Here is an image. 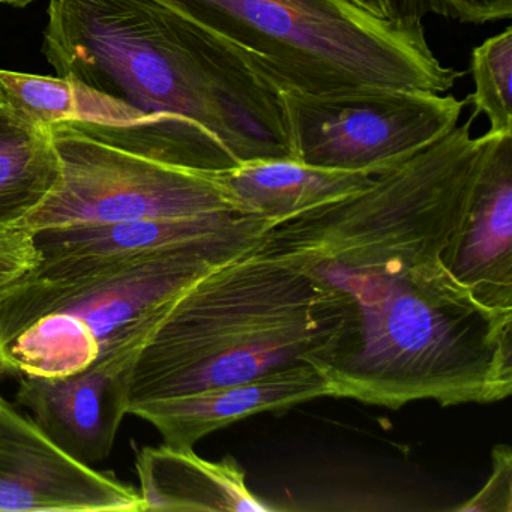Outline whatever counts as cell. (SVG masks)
Instances as JSON below:
<instances>
[{
    "label": "cell",
    "mask_w": 512,
    "mask_h": 512,
    "mask_svg": "<svg viewBox=\"0 0 512 512\" xmlns=\"http://www.w3.org/2000/svg\"><path fill=\"white\" fill-rule=\"evenodd\" d=\"M260 241L40 260L0 292V373L64 376L88 367L119 344L151 334L194 281Z\"/></svg>",
    "instance_id": "cell-4"
},
{
    "label": "cell",
    "mask_w": 512,
    "mask_h": 512,
    "mask_svg": "<svg viewBox=\"0 0 512 512\" xmlns=\"http://www.w3.org/2000/svg\"><path fill=\"white\" fill-rule=\"evenodd\" d=\"M236 50L278 91L409 88L443 94L463 71L434 55L424 23L349 0H154Z\"/></svg>",
    "instance_id": "cell-5"
},
{
    "label": "cell",
    "mask_w": 512,
    "mask_h": 512,
    "mask_svg": "<svg viewBox=\"0 0 512 512\" xmlns=\"http://www.w3.org/2000/svg\"><path fill=\"white\" fill-rule=\"evenodd\" d=\"M34 0H0V5H8L13 8H25L31 5Z\"/></svg>",
    "instance_id": "cell-22"
},
{
    "label": "cell",
    "mask_w": 512,
    "mask_h": 512,
    "mask_svg": "<svg viewBox=\"0 0 512 512\" xmlns=\"http://www.w3.org/2000/svg\"><path fill=\"white\" fill-rule=\"evenodd\" d=\"M445 265L475 298L512 311V134H496Z\"/></svg>",
    "instance_id": "cell-10"
},
{
    "label": "cell",
    "mask_w": 512,
    "mask_h": 512,
    "mask_svg": "<svg viewBox=\"0 0 512 512\" xmlns=\"http://www.w3.org/2000/svg\"><path fill=\"white\" fill-rule=\"evenodd\" d=\"M274 224L235 212L32 232L40 260L118 256L203 242L260 241Z\"/></svg>",
    "instance_id": "cell-12"
},
{
    "label": "cell",
    "mask_w": 512,
    "mask_h": 512,
    "mask_svg": "<svg viewBox=\"0 0 512 512\" xmlns=\"http://www.w3.org/2000/svg\"><path fill=\"white\" fill-rule=\"evenodd\" d=\"M50 137L61 176L22 224L29 232L235 212L211 172L142 157L70 124L50 128Z\"/></svg>",
    "instance_id": "cell-6"
},
{
    "label": "cell",
    "mask_w": 512,
    "mask_h": 512,
    "mask_svg": "<svg viewBox=\"0 0 512 512\" xmlns=\"http://www.w3.org/2000/svg\"><path fill=\"white\" fill-rule=\"evenodd\" d=\"M2 101H4V97H2V92H0V103H2Z\"/></svg>",
    "instance_id": "cell-23"
},
{
    "label": "cell",
    "mask_w": 512,
    "mask_h": 512,
    "mask_svg": "<svg viewBox=\"0 0 512 512\" xmlns=\"http://www.w3.org/2000/svg\"><path fill=\"white\" fill-rule=\"evenodd\" d=\"M43 55L133 109L134 154L199 172L293 160L280 92L229 44L154 0H50ZM295 161V160H293Z\"/></svg>",
    "instance_id": "cell-2"
},
{
    "label": "cell",
    "mask_w": 512,
    "mask_h": 512,
    "mask_svg": "<svg viewBox=\"0 0 512 512\" xmlns=\"http://www.w3.org/2000/svg\"><path fill=\"white\" fill-rule=\"evenodd\" d=\"M473 119L359 193L272 227L260 247L334 293L344 311L317 370L332 397L400 409L491 404L512 392V311L458 283L446 250L496 134Z\"/></svg>",
    "instance_id": "cell-1"
},
{
    "label": "cell",
    "mask_w": 512,
    "mask_h": 512,
    "mask_svg": "<svg viewBox=\"0 0 512 512\" xmlns=\"http://www.w3.org/2000/svg\"><path fill=\"white\" fill-rule=\"evenodd\" d=\"M0 511L142 512L139 491L70 457L0 395Z\"/></svg>",
    "instance_id": "cell-9"
},
{
    "label": "cell",
    "mask_w": 512,
    "mask_h": 512,
    "mask_svg": "<svg viewBox=\"0 0 512 512\" xmlns=\"http://www.w3.org/2000/svg\"><path fill=\"white\" fill-rule=\"evenodd\" d=\"M149 335L119 344L74 373L19 377L17 403L70 457L88 466L106 460L128 415L131 373Z\"/></svg>",
    "instance_id": "cell-8"
},
{
    "label": "cell",
    "mask_w": 512,
    "mask_h": 512,
    "mask_svg": "<svg viewBox=\"0 0 512 512\" xmlns=\"http://www.w3.org/2000/svg\"><path fill=\"white\" fill-rule=\"evenodd\" d=\"M40 262L34 235L25 227H0V292Z\"/></svg>",
    "instance_id": "cell-20"
},
{
    "label": "cell",
    "mask_w": 512,
    "mask_h": 512,
    "mask_svg": "<svg viewBox=\"0 0 512 512\" xmlns=\"http://www.w3.org/2000/svg\"><path fill=\"white\" fill-rule=\"evenodd\" d=\"M350 4L364 10L371 16L379 17V19H392L389 16L388 2L386 0H349Z\"/></svg>",
    "instance_id": "cell-21"
},
{
    "label": "cell",
    "mask_w": 512,
    "mask_h": 512,
    "mask_svg": "<svg viewBox=\"0 0 512 512\" xmlns=\"http://www.w3.org/2000/svg\"><path fill=\"white\" fill-rule=\"evenodd\" d=\"M389 16L395 20L422 22L424 17L436 16L463 25L481 26L485 23L509 20L512 0H386Z\"/></svg>",
    "instance_id": "cell-18"
},
{
    "label": "cell",
    "mask_w": 512,
    "mask_h": 512,
    "mask_svg": "<svg viewBox=\"0 0 512 512\" xmlns=\"http://www.w3.org/2000/svg\"><path fill=\"white\" fill-rule=\"evenodd\" d=\"M211 176L236 214L262 218L274 226L346 199L376 179L371 173L322 169L293 160L251 161Z\"/></svg>",
    "instance_id": "cell-14"
},
{
    "label": "cell",
    "mask_w": 512,
    "mask_h": 512,
    "mask_svg": "<svg viewBox=\"0 0 512 512\" xmlns=\"http://www.w3.org/2000/svg\"><path fill=\"white\" fill-rule=\"evenodd\" d=\"M457 511H512V451L508 445L493 449V470L482 490Z\"/></svg>",
    "instance_id": "cell-19"
},
{
    "label": "cell",
    "mask_w": 512,
    "mask_h": 512,
    "mask_svg": "<svg viewBox=\"0 0 512 512\" xmlns=\"http://www.w3.org/2000/svg\"><path fill=\"white\" fill-rule=\"evenodd\" d=\"M322 397H332L325 376L311 365H292L247 382L137 404L128 415L149 422L166 445L194 449L233 422Z\"/></svg>",
    "instance_id": "cell-11"
},
{
    "label": "cell",
    "mask_w": 512,
    "mask_h": 512,
    "mask_svg": "<svg viewBox=\"0 0 512 512\" xmlns=\"http://www.w3.org/2000/svg\"><path fill=\"white\" fill-rule=\"evenodd\" d=\"M343 317L334 293L259 244L211 269L170 305L134 362L128 412L292 365L319 368Z\"/></svg>",
    "instance_id": "cell-3"
},
{
    "label": "cell",
    "mask_w": 512,
    "mask_h": 512,
    "mask_svg": "<svg viewBox=\"0 0 512 512\" xmlns=\"http://www.w3.org/2000/svg\"><path fill=\"white\" fill-rule=\"evenodd\" d=\"M0 92L7 106L38 130L50 131L79 119L80 86L67 77L0 70Z\"/></svg>",
    "instance_id": "cell-17"
},
{
    "label": "cell",
    "mask_w": 512,
    "mask_h": 512,
    "mask_svg": "<svg viewBox=\"0 0 512 512\" xmlns=\"http://www.w3.org/2000/svg\"><path fill=\"white\" fill-rule=\"evenodd\" d=\"M61 176L50 131L38 130L0 103V227H22Z\"/></svg>",
    "instance_id": "cell-15"
},
{
    "label": "cell",
    "mask_w": 512,
    "mask_h": 512,
    "mask_svg": "<svg viewBox=\"0 0 512 512\" xmlns=\"http://www.w3.org/2000/svg\"><path fill=\"white\" fill-rule=\"evenodd\" d=\"M143 511H275L251 493L241 464L233 457L205 460L193 448L143 446L137 449Z\"/></svg>",
    "instance_id": "cell-13"
},
{
    "label": "cell",
    "mask_w": 512,
    "mask_h": 512,
    "mask_svg": "<svg viewBox=\"0 0 512 512\" xmlns=\"http://www.w3.org/2000/svg\"><path fill=\"white\" fill-rule=\"evenodd\" d=\"M280 92L293 160L382 175L451 133L466 100L425 89Z\"/></svg>",
    "instance_id": "cell-7"
},
{
    "label": "cell",
    "mask_w": 512,
    "mask_h": 512,
    "mask_svg": "<svg viewBox=\"0 0 512 512\" xmlns=\"http://www.w3.org/2000/svg\"><path fill=\"white\" fill-rule=\"evenodd\" d=\"M475 92L467 95L470 118L484 115L490 134H512V29L485 40L470 56Z\"/></svg>",
    "instance_id": "cell-16"
}]
</instances>
